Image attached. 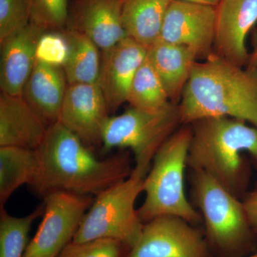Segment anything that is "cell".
<instances>
[{
	"label": "cell",
	"mask_w": 257,
	"mask_h": 257,
	"mask_svg": "<svg viewBox=\"0 0 257 257\" xmlns=\"http://www.w3.org/2000/svg\"><path fill=\"white\" fill-rule=\"evenodd\" d=\"M36 152L38 170L30 187L42 198L57 192L95 197L128 179L134 170L128 151L99 160L60 121L50 126Z\"/></svg>",
	"instance_id": "1"
},
{
	"label": "cell",
	"mask_w": 257,
	"mask_h": 257,
	"mask_svg": "<svg viewBox=\"0 0 257 257\" xmlns=\"http://www.w3.org/2000/svg\"><path fill=\"white\" fill-rule=\"evenodd\" d=\"M109 107L98 84H69L59 121L87 145L102 144Z\"/></svg>",
	"instance_id": "11"
},
{
	"label": "cell",
	"mask_w": 257,
	"mask_h": 257,
	"mask_svg": "<svg viewBox=\"0 0 257 257\" xmlns=\"http://www.w3.org/2000/svg\"><path fill=\"white\" fill-rule=\"evenodd\" d=\"M246 68L252 71L257 78V43L255 45L254 50L252 54L249 56V59L246 64Z\"/></svg>",
	"instance_id": "29"
},
{
	"label": "cell",
	"mask_w": 257,
	"mask_h": 257,
	"mask_svg": "<svg viewBox=\"0 0 257 257\" xmlns=\"http://www.w3.org/2000/svg\"><path fill=\"white\" fill-rule=\"evenodd\" d=\"M44 212L45 203L23 217L10 215L5 207L0 208V257H24L32 225Z\"/></svg>",
	"instance_id": "23"
},
{
	"label": "cell",
	"mask_w": 257,
	"mask_h": 257,
	"mask_svg": "<svg viewBox=\"0 0 257 257\" xmlns=\"http://www.w3.org/2000/svg\"><path fill=\"white\" fill-rule=\"evenodd\" d=\"M50 127L23 96H0V147L37 150Z\"/></svg>",
	"instance_id": "15"
},
{
	"label": "cell",
	"mask_w": 257,
	"mask_h": 257,
	"mask_svg": "<svg viewBox=\"0 0 257 257\" xmlns=\"http://www.w3.org/2000/svg\"><path fill=\"white\" fill-rule=\"evenodd\" d=\"M192 139L190 124H182L157 152L144 181L145 201L138 209L143 224L161 215H175L202 224L199 211L184 192V172Z\"/></svg>",
	"instance_id": "5"
},
{
	"label": "cell",
	"mask_w": 257,
	"mask_h": 257,
	"mask_svg": "<svg viewBox=\"0 0 257 257\" xmlns=\"http://www.w3.org/2000/svg\"><path fill=\"white\" fill-rule=\"evenodd\" d=\"M126 257H213L204 229L175 215L156 216L144 224Z\"/></svg>",
	"instance_id": "9"
},
{
	"label": "cell",
	"mask_w": 257,
	"mask_h": 257,
	"mask_svg": "<svg viewBox=\"0 0 257 257\" xmlns=\"http://www.w3.org/2000/svg\"><path fill=\"white\" fill-rule=\"evenodd\" d=\"M45 212L24 257H58L73 241L94 198L57 192L44 197Z\"/></svg>",
	"instance_id": "8"
},
{
	"label": "cell",
	"mask_w": 257,
	"mask_h": 257,
	"mask_svg": "<svg viewBox=\"0 0 257 257\" xmlns=\"http://www.w3.org/2000/svg\"><path fill=\"white\" fill-rule=\"evenodd\" d=\"M128 245L112 238H97L84 242L69 243L58 257H126Z\"/></svg>",
	"instance_id": "25"
},
{
	"label": "cell",
	"mask_w": 257,
	"mask_h": 257,
	"mask_svg": "<svg viewBox=\"0 0 257 257\" xmlns=\"http://www.w3.org/2000/svg\"><path fill=\"white\" fill-rule=\"evenodd\" d=\"M172 0H124L121 11L127 37L148 48L160 39Z\"/></svg>",
	"instance_id": "19"
},
{
	"label": "cell",
	"mask_w": 257,
	"mask_h": 257,
	"mask_svg": "<svg viewBox=\"0 0 257 257\" xmlns=\"http://www.w3.org/2000/svg\"><path fill=\"white\" fill-rule=\"evenodd\" d=\"M124 0H79L71 28L104 51L127 37L121 20Z\"/></svg>",
	"instance_id": "16"
},
{
	"label": "cell",
	"mask_w": 257,
	"mask_h": 257,
	"mask_svg": "<svg viewBox=\"0 0 257 257\" xmlns=\"http://www.w3.org/2000/svg\"><path fill=\"white\" fill-rule=\"evenodd\" d=\"M37 170L36 150L0 147V208L19 187L33 184Z\"/></svg>",
	"instance_id": "21"
},
{
	"label": "cell",
	"mask_w": 257,
	"mask_h": 257,
	"mask_svg": "<svg viewBox=\"0 0 257 257\" xmlns=\"http://www.w3.org/2000/svg\"><path fill=\"white\" fill-rule=\"evenodd\" d=\"M127 102L132 107L144 110H157L170 102L160 77L147 57L132 82Z\"/></svg>",
	"instance_id": "22"
},
{
	"label": "cell",
	"mask_w": 257,
	"mask_h": 257,
	"mask_svg": "<svg viewBox=\"0 0 257 257\" xmlns=\"http://www.w3.org/2000/svg\"><path fill=\"white\" fill-rule=\"evenodd\" d=\"M248 257H257V251H256V252L253 253V254H251V256H249Z\"/></svg>",
	"instance_id": "31"
},
{
	"label": "cell",
	"mask_w": 257,
	"mask_h": 257,
	"mask_svg": "<svg viewBox=\"0 0 257 257\" xmlns=\"http://www.w3.org/2000/svg\"><path fill=\"white\" fill-rule=\"evenodd\" d=\"M181 1L194 3V4L207 5V6L216 7L220 0H181Z\"/></svg>",
	"instance_id": "30"
},
{
	"label": "cell",
	"mask_w": 257,
	"mask_h": 257,
	"mask_svg": "<svg viewBox=\"0 0 257 257\" xmlns=\"http://www.w3.org/2000/svg\"><path fill=\"white\" fill-rule=\"evenodd\" d=\"M45 30L30 23L1 45L0 88L2 93L23 96L36 63L37 44Z\"/></svg>",
	"instance_id": "14"
},
{
	"label": "cell",
	"mask_w": 257,
	"mask_h": 257,
	"mask_svg": "<svg viewBox=\"0 0 257 257\" xmlns=\"http://www.w3.org/2000/svg\"><path fill=\"white\" fill-rule=\"evenodd\" d=\"M256 23L257 0H220L216 7L214 54L244 67L250 56L246 37Z\"/></svg>",
	"instance_id": "12"
},
{
	"label": "cell",
	"mask_w": 257,
	"mask_h": 257,
	"mask_svg": "<svg viewBox=\"0 0 257 257\" xmlns=\"http://www.w3.org/2000/svg\"><path fill=\"white\" fill-rule=\"evenodd\" d=\"M179 106L182 124L227 116L257 128L256 75L213 53L194 64Z\"/></svg>",
	"instance_id": "3"
},
{
	"label": "cell",
	"mask_w": 257,
	"mask_h": 257,
	"mask_svg": "<svg viewBox=\"0 0 257 257\" xmlns=\"http://www.w3.org/2000/svg\"><path fill=\"white\" fill-rule=\"evenodd\" d=\"M190 202L200 213L204 236L213 257H248L257 251V236L241 199L210 176L188 170Z\"/></svg>",
	"instance_id": "4"
},
{
	"label": "cell",
	"mask_w": 257,
	"mask_h": 257,
	"mask_svg": "<svg viewBox=\"0 0 257 257\" xmlns=\"http://www.w3.org/2000/svg\"><path fill=\"white\" fill-rule=\"evenodd\" d=\"M190 126L187 169L205 172L241 199L248 191L251 165L257 170V128L227 116L204 118Z\"/></svg>",
	"instance_id": "2"
},
{
	"label": "cell",
	"mask_w": 257,
	"mask_h": 257,
	"mask_svg": "<svg viewBox=\"0 0 257 257\" xmlns=\"http://www.w3.org/2000/svg\"><path fill=\"white\" fill-rule=\"evenodd\" d=\"M30 24L29 0H0V43Z\"/></svg>",
	"instance_id": "26"
},
{
	"label": "cell",
	"mask_w": 257,
	"mask_h": 257,
	"mask_svg": "<svg viewBox=\"0 0 257 257\" xmlns=\"http://www.w3.org/2000/svg\"><path fill=\"white\" fill-rule=\"evenodd\" d=\"M182 125L179 104L170 102L157 110L131 107L109 116L103 130V152L130 149L135 162L131 176L145 179L157 152Z\"/></svg>",
	"instance_id": "6"
},
{
	"label": "cell",
	"mask_w": 257,
	"mask_h": 257,
	"mask_svg": "<svg viewBox=\"0 0 257 257\" xmlns=\"http://www.w3.org/2000/svg\"><path fill=\"white\" fill-rule=\"evenodd\" d=\"M30 23L45 31L63 30L68 23V0H29Z\"/></svg>",
	"instance_id": "24"
},
{
	"label": "cell",
	"mask_w": 257,
	"mask_h": 257,
	"mask_svg": "<svg viewBox=\"0 0 257 257\" xmlns=\"http://www.w3.org/2000/svg\"><path fill=\"white\" fill-rule=\"evenodd\" d=\"M68 85L62 67L36 60L23 96L29 105L51 126L60 120Z\"/></svg>",
	"instance_id": "17"
},
{
	"label": "cell",
	"mask_w": 257,
	"mask_h": 257,
	"mask_svg": "<svg viewBox=\"0 0 257 257\" xmlns=\"http://www.w3.org/2000/svg\"><path fill=\"white\" fill-rule=\"evenodd\" d=\"M146 57V47L128 37L102 51L97 84L110 113L127 101L132 82Z\"/></svg>",
	"instance_id": "13"
},
{
	"label": "cell",
	"mask_w": 257,
	"mask_h": 257,
	"mask_svg": "<svg viewBox=\"0 0 257 257\" xmlns=\"http://www.w3.org/2000/svg\"><path fill=\"white\" fill-rule=\"evenodd\" d=\"M215 22L216 7L172 0L159 40L188 47L205 60L214 53Z\"/></svg>",
	"instance_id": "10"
},
{
	"label": "cell",
	"mask_w": 257,
	"mask_h": 257,
	"mask_svg": "<svg viewBox=\"0 0 257 257\" xmlns=\"http://www.w3.org/2000/svg\"><path fill=\"white\" fill-rule=\"evenodd\" d=\"M147 59L156 71L170 102L179 104L197 62L195 53L188 47L158 40L147 48Z\"/></svg>",
	"instance_id": "18"
},
{
	"label": "cell",
	"mask_w": 257,
	"mask_h": 257,
	"mask_svg": "<svg viewBox=\"0 0 257 257\" xmlns=\"http://www.w3.org/2000/svg\"><path fill=\"white\" fill-rule=\"evenodd\" d=\"M145 179L130 176L96 196L83 218L73 241L112 238L133 248L142 236L144 224L135 202L144 192Z\"/></svg>",
	"instance_id": "7"
},
{
	"label": "cell",
	"mask_w": 257,
	"mask_h": 257,
	"mask_svg": "<svg viewBox=\"0 0 257 257\" xmlns=\"http://www.w3.org/2000/svg\"><path fill=\"white\" fill-rule=\"evenodd\" d=\"M241 199L250 225L257 236V184L254 188L248 190Z\"/></svg>",
	"instance_id": "28"
},
{
	"label": "cell",
	"mask_w": 257,
	"mask_h": 257,
	"mask_svg": "<svg viewBox=\"0 0 257 257\" xmlns=\"http://www.w3.org/2000/svg\"><path fill=\"white\" fill-rule=\"evenodd\" d=\"M68 42L64 30L45 31L37 44V60L51 65L63 67L68 55Z\"/></svg>",
	"instance_id": "27"
},
{
	"label": "cell",
	"mask_w": 257,
	"mask_h": 257,
	"mask_svg": "<svg viewBox=\"0 0 257 257\" xmlns=\"http://www.w3.org/2000/svg\"><path fill=\"white\" fill-rule=\"evenodd\" d=\"M69 50L64 69L68 84H97L100 73L99 48L82 32L64 29Z\"/></svg>",
	"instance_id": "20"
}]
</instances>
